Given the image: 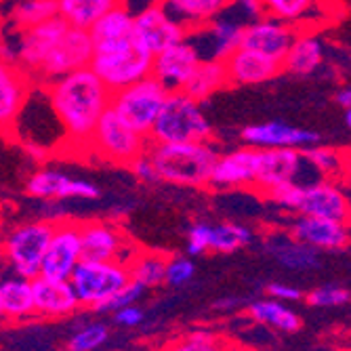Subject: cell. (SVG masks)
Listing matches in <instances>:
<instances>
[{
  "label": "cell",
  "mask_w": 351,
  "mask_h": 351,
  "mask_svg": "<svg viewBox=\"0 0 351 351\" xmlns=\"http://www.w3.org/2000/svg\"><path fill=\"white\" fill-rule=\"evenodd\" d=\"M59 17L57 0H17L9 11V23L15 32L40 25Z\"/></svg>",
  "instance_id": "36"
},
{
  "label": "cell",
  "mask_w": 351,
  "mask_h": 351,
  "mask_svg": "<svg viewBox=\"0 0 351 351\" xmlns=\"http://www.w3.org/2000/svg\"><path fill=\"white\" fill-rule=\"evenodd\" d=\"M297 32L293 25L284 23L274 17H259L250 23L244 25V34H242V47L252 49L257 53H263L271 59H278L282 63L286 51L291 49Z\"/></svg>",
  "instance_id": "21"
},
{
  "label": "cell",
  "mask_w": 351,
  "mask_h": 351,
  "mask_svg": "<svg viewBox=\"0 0 351 351\" xmlns=\"http://www.w3.org/2000/svg\"><path fill=\"white\" fill-rule=\"evenodd\" d=\"M0 320H3V311H0Z\"/></svg>",
  "instance_id": "52"
},
{
  "label": "cell",
  "mask_w": 351,
  "mask_h": 351,
  "mask_svg": "<svg viewBox=\"0 0 351 351\" xmlns=\"http://www.w3.org/2000/svg\"><path fill=\"white\" fill-rule=\"evenodd\" d=\"M242 139L252 149H307L320 143V135L301 129L295 124H286L280 120L250 124L242 131Z\"/></svg>",
  "instance_id": "18"
},
{
  "label": "cell",
  "mask_w": 351,
  "mask_h": 351,
  "mask_svg": "<svg viewBox=\"0 0 351 351\" xmlns=\"http://www.w3.org/2000/svg\"><path fill=\"white\" fill-rule=\"evenodd\" d=\"M43 88L63 137L76 147H86L95 124L110 108L112 90L88 68L61 76Z\"/></svg>",
  "instance_id": "1"
},
{
  "label": "cell",
  "mask_w": 351,
  "mask_h": 351,
  "mask_svg": "<svg viewBox=\"0 0 351 351\" xmlns=\"http://www.w3.org/2000/svg\"><path fill=\"white\" fill-rule=\"evenodd\" d=\"M198 63L200 55L196 47L185 38L152 57V76L169 93L183 90L185 82L194 74Z\"/></svg>",
  "instance_id": "19"
},
{
  "label": "cell",
  "mask_w": 351,
  "mask_h": 351,
  "mask_svg": "<svg viewBox=\"0 0 351 351\" xmlns=\"http://www.w3.org/2000/svg\"><path fill=\"white\" fill-rule=\"evenodd\" d=\"M252 242V230L242 226V223H219L210 226V252H223L230 254L236 250H242Z\"/></svg>",
  "instance_id": "38"
},
{
  "label": "cell",
  "mask_w": 351,
  "mask_h": 351,
  "mask_svg": "<svg viewBox=\"0 0 351 351\" xmlns=\"http://www.w3.org/2000/svg\"><path fill=\"white\" fill-rule=\"evenodd\" d=\"M80 261H82L80 223L72 219L57 221L40 265V276L49 280L68 282Z\"/></svg>",
  "instance_id": "13"
},
{
  "label": "cell",
  "mask_w": 351,
  "mask_h": 351,
  "mask_svg": "<svg viewBox=\"0 0 351 351\" xmlns=\"http://www.w3.org/2000/svg\"><path fill=\"white\" fill-rule=\"evenodd\" d=\"M114 315V322L118 326H124V328H135L143 322V309L135 303V305H126V307H120L118 311L112 313Z\"/></svg>",
  "instance_id": "47"
},
{
  "label": "cell",
  "mask_w": 351,
  "mask_h": 351,
  "mask_svg": "<svg viewBox=\"0 0 351 351\" xmlns=\"http://www.w3.org/2000/svg\"><path fill=\"white\" fill-rule=\"evenodd\" d=\"M228 341L210 330H191L169 341L162 351H223Z\"/></svg>",
  "instance_id": "39"
},
{
  "label": "cell",
  "mask_w": 351,
  "mask_h": 351,
  "mask_svg": "<svg viewBox=\"0 0 351 351\" xmlns=\"http://www.w3.org/2000/svg\"><path fill=\"white\" fill-rule=\"evenodd\" d=\"M261 7L267 17L280 19L295 29L324 23L335 15L330 0H261Z\"/></svg>",
  "instance_id": "25"
},
{
  "label": "cell",
  "mask_w": 351,
  "mask_h": 351,
  "mask_svg": "<svg viewBox=\"0 0 351 351\" xmlns=\"http://www.w3.org/2000/svg\"><path fill=\"white\" fill-rule=\"evenodd\" d=\"M70 286L80 303L97 311L108 299L131 282L129 267L120 261H80L70 276Z\"/></svg>",
  "instance_id": "7"
},
{
  "label": "cell",
  "mask_w": 351,
  "mask_h": 351,
  "mask_svg": "<svg viewBox=\"0 0 351 351\" xmlns=\"http://www.w3.org/2000/svg\"><path fill=\"white\" fill-rule=\"evenodd\" d=\"M110 339V328L104 322H84L68 339V351H97Z\"/></svg>",
  "instance_id": "40"
},
{
  "label": "cell",
  "mask_w": 351,
  "mask_h": 351,
  "mask_svg": "<svg viewBox=\"0 0 351 351\" xmlns=\"http://www.w3.org/2000/svg\"><path fill=\"white\" fill-rule=\"evenodd\" d=\"M248 317L252 322L263 324L267 328L280 330V332H297L301 328V315L280 301L274 299H259V301H252L248 307Z\"/></svg>",
  "instance_id": "33"
},
{
  "label": "cell",
  "mask_w": 351,
  "mask_h": 351,
  "mask_svg": "<svg viewBox=\"0 0 351 351\" xmlns=\"http://www.w3.org/2000/svg\"><path fill=\"white\" fill-rule=\"evenodd\" d=\"M228 82L236 86H252L274 80L282 72V63L263 53L238 47L230 57L223 59Z\"/></svg>",
  "instance_id": "22"
},
{
  "label": "cell",
  "mask_w": 351,
  "mask_h": 351,
  "mask_svg": "<svg viewBox=\"0 0 351 351\" xmlns=\"http://www.w3.org/2000/svg\"><path fill=\"white\" fill-rule=\"evenodd\" d=\"M254 171H257V149L244 145L217 158L208 185L219 189L252 187Z\"/></svg>",
  "instance_id": "24"
},
{
  "label": "cell",
  "mask_w": 351,
  "mask_h": 351,
  "mask_svg": "<svg viewBox=\"0 0 351 351\" xmlns=\"http://www.w3.org/2000/svg\"><path fill=\"white\" fill-rule=\"evenodd\" d=\"M145 295V291L141 289L139 284H135V282H129L124 286L122 291H118L112 299H108L99 309H97V313H114V311H118L120 307H126V305H135L137 301H141V297Z\"/></svg>",
  "instance_id": "44"
},
{
  "label": "cell",
  "mask_w": 351,
  "mask_h": 351,
  "mask_svg": "<svg viewBox=\"0 0 351 351\" xmlns=\"http://www.w3.org/2000/svg\"><path fill=\"white\" fill-rule=\"evenodd\" d=\"M228 84L230 82H228V74H226V66H223V61L200 59L194 74H191L189 80L185 82L183 93L189 95L191 99H196L198 104H202L204 99L213 97L215 93H219L221 88H226Z\"/></svg>",
  "instance_id": "32"
},
{
  "label": "cell",
  "mask_w": 351,
  "mask_h": 351,
  "mask_svg": "<svg viewBox=\"0 0 351 351\" xmlns=\"http://www.w3.org/2000/svg\"><path fill=\"white\" fill-rule=\"evenodd\" d=\"M88 70L114 93L149 76L152 55L133 34L116 40L93 43Z\"/></svg>",
  "instance_id": "3"
},
{
  "label": "cell",
  "mask_w": 351,
  "mask_h": 351,
  "mask_svg": "<svg viewBox=\"0 0 351 351\" xmlns=\"http://www.w3.org/2000/svg\"><path fill=\"white\" fill-rule=\"evenodd\" d=\"M185 250L189 257H200L204 252H210V223L198 221L189 226L185 238Z\"/></svg>",
  "instance_id": "43"
},
{
  "label": "cell",
  "mask_w": 351,
  "mask_h": 351,
  "mask_svg": "<svg viewBox=\"0 0 351 351\" xmlns=\"http://www.w3.org/2000/svg\"><path fill=\"white\" fill-rule=\"evenodd\" d=\"M295 215L317 217L337 223H347L351 217V202L343 181L315 179L301 187V196Z\"/></svg>",
  "instance_id": "14"
},
{
  "label": "cell",
  "mask_w": 351,
  "mask_h": 351,
  "mask_svg": "<svg viewBox=\"0 0 351 351\" xmlns=\"http://www.w3.org/2000/svg\"><path fill=\"white\" fill-rule=\"evenodd\" d=\"M267 295L269 299L274 301H280V303H295V301H303L305 293L301 289H297V286L293 284H286V282H274L267 286Z\"/></svg>",
  "instance_id": "46"
},
{
  "label": "cell",
  "mask_w": 351,
  "mask_h": 351,
  "mask_svg": "<svg viewBox=\"0 0 351 351\" xmlns=\"http://www.w3.org/2000/svg\"><path fill=\"white\" fill-rule=\"evenodd\" d=\"M149 139L133 131L129 124L122 122L110 108L104 112L99 122L88 139V149L97 154L101 160L118 165V167H131L133 160L147 152Z\"/></svg>",
  "instance_id": "8"
},
{
  "label": "cell",
  "mask_w": 351,
  "mask_h": 351,
  "mask_svg": "<svg viewBox=\"0 0 351 351\" xmlns=\"http://www.w3.org/2000/svg\"><path fill=\"white\" fill-rule=\"evenodd\" d=\"M210 137L213 126L202 104L191 99L183 90H173L167 95L147 139L152 143H202L210 141Z\"/></svg>",
  "instance_id": "4"
},
{
  "label": "cell",
  "mask_w": 351,
  "mask_h": 351,
  "mask_svg": "<svg viewBox=\"0 0 351 351\" xmlns=\"http://www.w3.org/2000/svg\"><path fill=\"white\" fill-rule=\"evenodd\" d=\"M27 196L40 202H66V200H99L101 189L88 179L72 177L55 169H38L25 181Z\"/></svg>",
  "instance_id": "12"
},
{
  "label": "cell",
  "mask_w": 351,
  "mask_h": 351,
  "mask_svg": "<svg viewBox=\"0 0 351 351\" xmlns=\"http://www.w3.org/2000/svg\"><path fill=\"white\" fill-rule=\"evenodd\" d=\"M324 43L322 38L307 29H299L297 36L282 59V72H291L297 76H309L317 72L324 63Z\"/></svg>",
  "instance_id": "28"
},
{
  "label": "cell",
  "mask_w": 351,
  "mask_h": 351,
  "mask_svg": "<svg viewBox=\"0 0 351 351\" xmlns=\"http://www.w3.org/2000/svg\"><path fill=\"white\" fill-rule=\"evenodd\" d=\"M0 311L7 322H23L27 317H34L32 280L11 271L0 276Z\"/></svg>",
  "instance_id": "29"
},
{
  "label": "cell",
  "mask_w": 351,
  "mask_h": 351,
  "mask_svg": "<svg viewBox=\"0 0 351 351\" xmlns=\"http://www.w3.org/2000/svg\"><path fill=\"white\" fill-rule=\"evenodd\" d=\"M80 244L84 261H120L129 263L137 248L126 236L106 221H82Z\"/></svg>",
  "instance_id": "17"
},
{
  "label": "cell",
  "mask_w": 351,
  "mask_h": 351,
  "mask_svg": "<svg viewBox=\"0 0 351 351\" xmlns=\"http://www.w3.org/2000/svg\"><path fill=\"white\" fill-rule=\"evenodd\" d=\"M156 179L179 187H206L219 158L210 141L202 143H152L147 145Z\"/></svg>",
  "instance_id": "2"
},
{
  "label": "cell",
  "mask_w": 351,
  "mask_h": 351,
  "mask_svg": "<svg viewBox=\"0 0 351 351\" xmlns=\"http://www.w3.org/2000/svg\"><path fill=\"white\" fill-rule=\"evenodd\" d=\"M90 55H93V38L88 32L68 25L66 34L53 47V51L49 53L43 68L38 70V74L32 82L47 86L61 76L84 70L90 63Z\"/></svg>",
  "instance_id": "9"
},
{
  "label": "cell",
  "mask_w": 351,
  "mask_h": 351,
  "mask_svg": "<svg viewBox=\"0 0 351 351\" xmlns=\"http://www.w3.org/2000/svg\"><path fill=\"white\" fill-rule=\"evenodd\" d=\"M289 234L317 252L347 250L349 240H351L347 223H337V221L317 219V217H303V215H297L293 219Z\"/></svg>",
  "instance_id": "20"
},
{
  "label": "cell",
  "mask_w": 351,
  "mask_h": 351,
  "mask_svg": "<svg viewBox=\"0 0 351 351\" xmlns=\"http://www.w3.org/2000/svg\"><path fill=\"white\" fill-rule=\"evenodd\" d=\"M335 101H337L343 110H351V88H349L347 84H345V86H341V88L337 90Z\"/></svg>",
  "instance_id": "49"
},
{
  "label": "cell",
  "mask_w": 351,
  "mask_h": 351,
  "mask_svg": "<svg viewBox=\"0 0 351 351\" xmlns=\"http://www.w3.org/2000/svg\"><path fill=\"white\" fill-rule=\"evenodd\" d=\"M311 171L299 149H257V171H254L252 187L265 196L267 191L289 185L303 183V173ZM313 173V171H311Z\"/></svg>",
  "instance_id": "15"
},
{
  "label": "cell",
  "mask_w": 351,
  "mask_h": 351,
  "mask_svg": "<svg viewBox=\"0 0 351 351\" xmlns=\"http://www.w3.org/2000/svg\"><path fill=\"white\" fill-rule=\"evenodd\" d=\"M32 93L29 78L15 66L0 61V133H11Z\"/></svg>",
  "instance_id": "26"
},
{
  "label": "cell",
  "mask_w": 351,
  "mask_h": 351,
  "mask_svg": "<svg viewBox=\"0 0 351 351\" xmlns=\"http://www.w3.org/2000/svg\"><path fill=\"white\" fill-rule=\"evenodd\" d=\"M66 21L55 17L40 25L13 32L15 34V68L21 70L29 82L34 80L38 70L43 68L45 59L59 43V38L66 34Z\"/></svg>",
  "instance_id": "11"
},
{
  "label": "cell",
  "mask_w": 351,
  "mask_h": 351,
  "mask_svg": "<svg viewBox=\"0 0 351 351\" xmlns=\"http://www.w3.org/2000/svg\"><path fill=\"white\" fill-rule=\"evenodd\" d=\"M194 276H196V265L191 261V257H169L165 269V284L179 289V286H185Z\"/></svg>",
  "instance_id": "42"
},
{
  "label": "cell",
  "mask_w": 351,
  "mask_h": 351,
  "mask_svg": "<svg viewBox=\"0 0 351 351\" xmlns=\"http://www.w3.org/2000/svg\"><path fill=\"white\" fill-rule=\"evenodd\" d=\"M32 293H34V317L66 320V317H72L80 309V303L70 282H59L38 276L32 280Z\"/></svg>",
  "instance_id": "23"
},
{
  "label": "cell",
  "mask_w": 351,
  "mask_h": 351,
  "mask_svg": "<svg viewBox=\"0 0 351 351\" xmlns=\"http://www.w3.org/2000/svg\"><path fill=\"white\" fill-rule=\"evenodd\" d=\"M53 230L55 223L47 219L25 221L13 228L3 244V257L9 265V271L27 280L38 278Z\"/></svg>",
  "instance_id": "6"
},
{
  "label": "cell",
  "mask_w": 351,
  "mask_h": 351,
  "mask_svg": "<svg viewBox=\"0 0 351 351\" xmlns=\"http://www.w3.org/2000/svg\"><path fill=\"white\" fill-rule=\"evenodd\" d=\"M244 23L232 13H221L206 25L187 32V40L196 47L200 59L223 61L230 57L238 47H242Z\"/></svg>",
  "instance_id": "16"
},
{
  "label": "cell",
  "mask_w": 351,
  "mask_h": 351,
  "mask_svg": "<svg viewBox=\"0 0 351 351\" xmlns=\"http://www.w3.org/2000/svg\"><path fill=\"white\" fill-rule=\"evenodd\" d=\"M223 351H242V349H238L236 345H230V343H228L226 347H223Z\"/></svg>",
  "instance_id": "51"
},
{
  "label": "cell",
  "mask_w": 351,
  "mask_h": 351,
  "mask_svg": "<svg viewBox=\"0 0 351 351\" xmlns=\"http://www.w3.org/2000/svg\"><path fill=\"white\" fill-rule=\"evenodd\" d=\"M228 11H234V17L240 19L244 25L265 15L263 7H261V0H232Z\"/></svg>",
  "instance_id": "45"
},
{
  "label": "cell",
  "mask_w": 351,
  "mask_h": 351,
  "mask_svg": "<svg viewBox=\"0 0 351 351\" xmlns=\"http://www.w3.org/2000/svg\"><path fill=\"white\" fill-rule=\"evenodd\" d=\"M88 34L93 43L116 40V38H124L133 34V11L124 5L114 7L88 29Z\"/></svg>",
  "instance_id": "37"
},
{
  "label": "cell",
  "mask_w": 351,
  "mask_h": 351,
  "mask_svg": "<svg viewBox=\"0 0 351 351\" xmlns=\"http://www.w3.org/2000/svg\"><path fill=\"white\" fill-rule=\"evenodd\" d=\"M167 261H169L167 254H160L156 250H137L129 259V263H126L131 282L139 284L143 291H149L165 284Z\"/></svg>",
  "instance_id": "35"
},
{
  "label": "cell",
  "mask_w": 351,
  "mask_h": 351,
  "mask_svg": "<svg viewBox=\"0 0 351 351\" xmlns=\"http://www.w3.org/2000/svg\"><path fill=\"white\" fill-rule=\"evenodd\" d=\"M169 90L152 74L112 93L110 110L143 137H149L152 126L160 114Z\"/></svg>",
  "instance_id": "5"
},
{
  "label": "cell",
  "mask_w": 351,
  "mask_h": 351,
  "mask_svg": "<svg viewBox=\"0 0 351 351\" xmlns=\"http://www.w3.org/2000/svg\"><path fill=\"white\" fill-rule=\"evenodd\" d=\"M343 120H345V126L349 129V124H351V110H345V114H343Z\"/></svg>",
  "instance_id": "50"
},
{
  "label": "cell",
  "mask_w": 351,
  "mask_h": 351,
  "mask_svg": "<svg viewBox=\"0 0 351 351\" xmlns=\"http://www.w3.org/2000/svg\"><path fill=\"white\" fill-rule=\"evenodd\" d=\"M129 169L133 171V175H135L141 183H156V181H158V179H156V173H154V167H152V160L147 158V154H143V156L137 158V160H133Z\"/></svg>",
  "instance_id": "48"
},
{
  "label": "cell",
  "mask_w": 351,
  "mask_h": 351,
  "mask_svg": "<svg viewBox=\"0 0 351 351\" xmlns=\"http://www.w3.org/2000/svg\"><path fill=\"white\" fill-rule=\"evenodd\" d=\"M118 5H122V0H57V13L66 25L88 32Z\"/></svg>",
  "instance_id": "31"
},
{
  "label": "cell",
  "mask_w": 351,
  "mask_h": 351,
  "mask_svg": "<svg viewBox=\"0 0 351 351\" xmlns=\"http://www.w3.org/2000/svg\"><path fill=\"white\" fill-rule=\"evenodd\" d=\"M265 250L286 269L309 271L320 267V252L309 248L307 244L295 240L291 234L274 232L265 238Z\"/></svg>",
  "instance_id": "27"
},
{
  "label": "cell",
  "mask_w": 351,
  "mask_h": 351,
  "mask_svg": "<svg viewBox=\"0 0 351 351\" xmlns=\"http://www.w3.org/2000/svg\"><path fill=\"white\" fill-rule=\"evenodd\" d=\"M303 158L313 171L317 179H328V181H341L345 179L349 171L347 152L332 147V145H311L303 149Z\"/></svg>",
  "instance_id": "34"
},
{
  "label": "cell",
  "mask_w": 351,
  "mask_h": 351,
  "mask_svg": "<svg viewBox=\"0 0 351 351\" xmlns=\"http://www.w3.org/2000/svg\"><path fill=\"white\" fill-rule=\"evenodd\" d=\"M187 32L198 29L226 13L232 0H158Z\"/></svg>",
  "instance_id": "30"
},
{
  "label": "cell",
  "mask_w": 351,
  "mask_h": 351,
  "mask_svg": "<svg viewBox=\"0 0 351 351\" xmlns=\"http://www.w3.org/2000/svg\"><path fill=\"white\" fill-rule=\"evenodd\" d=\"M133 36L154 57L187 38V29L156 0L133 13Z\"/></svg>",
  "instance_id": "10"
},
{
  "label": "cell",
  "mask_w": 351,
  "mask_h": 351,
  "mask_svg": "<svg viewBox=\"0 0 351 351\" xmlns=\"http://www.w3.org/2000/svg\"><path fill=\"white\" fill-rule=\"evenodd\" d=\"M303 299H307L309 305L313 307H324V309H332V307H343L349 303L351 293L345 286L339 284H324V286H317V289L309 291Z\"/></svg>",
  "instance_id": "41"
}]
</instances>
